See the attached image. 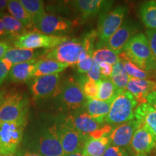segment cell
Here are the masks:
<instances>
[{
	"label": "cell",
	"instance_id": "obj_1",
	"mask_svg": "<svg viewBox=\"0 0 156 156\" xmlns=\"http://www.w3.org/2000/svg\"><path fill=\"white\" fill-rule=\"evenodd\" d=\"M23 148L43 156H65L58 134L56 117L39 122L23 136Z\"/></svg>",
	"mask_w": 156,
	"mask_h": 156
},
{
	"label": "cell",
	"instance_id": "obj_2",
	"mask_svg": "<svg viewBox=\"0 0 156 156\" xmlns=\"http://www.w3.org/2000/svg\"><path fill=\"white\" fill-rule=\"evenodd\" d=\"M54 98L56 108L68 113L83 108L87 101L79 84L73 79L66 80L60 84Z\"/></svg>",
	"mask_w": 156,
	"mask_h": 156
},
{
	"label": "cell",
	"instance_id": "obj_3",
	"mask_svg": "<svg viewBox=\"0 0 156 156\" xmlns=\"http://www.w3.org/2000/svg\"><path fill=\"white\" fill-rule=\"evenodd\" d=\"M128 58L138 67L150 72L156 69V62L152 54L147 36L140 33L134 36L123 48Z\"/></svg>",
	"mask_w": 156,
	"mask_h": 156
},
{
	"label": "cell",
	"instance_id": "obj_4",
	"mask_svg": "<svg viewBox=\"0 0 156 156\" xmlns=\"http://www.w3.org/2000/svg\"><path fill=\"white\" fill-rule=\"evenodd\" d=\"M88 55H93V54L87 52L83 38H68L55 48L48 50L43 58L73 65Z\"/></svg>",
	"mask_w": 156,
	"mask_h": 156
},
{
	"label": "cell",
	"instance_id": "obj_5",
	"mask_svg": "<svg viewBox=\"0 0 156 156\" xmlns=\"http://www.w3.org/2000/svg\"><path fill=\"white\" fill-rule=\"evenodd\" d=\"M128 13L126 6H117L112 10L102 13L99 15L98 25V41L96 44V48H102L109 38L120 28Z\"/></svg>",
	"mask_w": 156,
	"mask_h": 156
},
{
	"label": "cell",
	"instance_id": "obj_6",
	"mask_svg": "<svg viewBox=\"0 0 156 156\" xmlns=\"http://www.w3.org/2000/svg\"><path fill=\"white\" fill-rule=\"evenodd\" d=\"M27 119L16 122H0V151L6 155L17 154L23 142Z\"/></svg>",
	"mask_w": 156,
	"mask_h": 156
},
{
	"label": "cell",
	"instance_id": "obj_7",
	"mask_svg": "<svg viewBox=\"0 0 156 156\" xmlns=\"http://www.w3.org/2000/svg\"><path fill=\"white\" fill-rule=\"evenodd\" d=\"M137 104L131 93L124 91L112 103L105 122L109 125H116L134 119V110Z\"/></svg>",
	"mask_w": 156,
	"mask_h": 156
},
{
	"label": "cell",
	"instance_id": "obj_8",
	"mask_svg": "<svg viewBox=\"0 0 156 156\" xmlns=\"http://www.w3.org/2000/svg\"><path fill=\"white\" fill-rule=\"evenodd\" d=\"M58 134L65 155L83 151L89 136L75 129L66 119L64 114L56 116Z\"/></svg>",
	"mask_w": 156,
	"mask_h": 156
},
{
	"label": "cell",
	"instance_id": "obj_9",
	"mask_svg": "<svg viewBox=\"0 0 156 156\" xmlns=\"http://www.w3.org/2000/svg\"><path fill=\"white\" fill-rule=\"evenodd\" d=\"M29 103L25 93L17 92L6 96L0 105V122H16L28 117Z\"/></svg>",
	"mask_w": 156,
	"mask_h": 156
},
{
	"label": "cell",
	"instance_id": "obj_10",
	"mask_svg": "<svg viewBox=\"0 0 156 156\" xmlns=\"http://www.w3.org/2000/svg\"><path fill=\"white\" fill-rule=\"evenodd\" d=\"M67 36H49L40 32H28L12 39L15 48L24 49H51L65 41Z\"/></svg>",
	"mask_w": 156,
	"mask_h": 156
},
{
	"label": "cell",
	"instance_id": "obj_11",
	"mask_svg": "<svg viewBox=\"0 0 156 156\" xmlns=\"http://www.w3.org/2000/svg\"><path fill=\"white\" fill-rule=\"evenodd\" d=\"M61 77L59 74L34 77L28 82L29 90L35 100H43L54 97L57 92Z\"/></svg>",
	"mask_w": 156,
	"mask_h": 156
},
{
	"label": "cell",
	"instance_id": "obj_12",
	"mask_svg": "<svg viewBox=\"0 0 156 156\" xmlns=\"http://www.w3.org/2000/svg\"><path fill=\"white\" fill-rule=\"evenodd\" d=\"M73 27L71 20L58 15L45 13L38 23L35 25V29L40 33L49 36H64Z\"/></svg>",
	"mask_w": 156,
	"mask_h": 156
},
{
	"label": "cell",
	"instance_id": "obj_13",
	"mask_svg": "<svg viewBox=\"0 0 156 156\" xmlns=\"http://www.w3.org/2000/svg\"><path fill=\"white\" fill-rule=\"evenodd\" d=\"M139 29V25L134 22L133 20H126L116 33L109 38L108 42L105 45V47L119 53H122L126 44L134 36L138 34Z\"/></svg>",
	"mask_w": 156,
	"mask_h": 156
},
{
	"label": "cell",
	"instance_id": "obj_14",
	"mask_svg": "<svg viewBox=\"0 0 156 156\" xmlns=\"http://www.w3.org/2000/svg\"><path fill=\"white\" fill-rule=\"evenodd\" d=\"M64 114L70 125L77 131L88 136L103 126V124H99L87 114L84 107L75 112Z\"/></svg>",
	"mask_w": 156,
	"mask_h": 156
},
{
	"label": "cell",
	"instance_id": "obj_15",
	"mask_svg": "<svg viewBox=\"0 0 156 156\" xmlns=\"http://www.w3.org/2000/svg\"><path fill=\"white\" fill-rule=\"evenodd\" d=\"M141 126L140 122L133 119L113 128L109 134L111 145L116 147L129 148L134 132Z\"/></svg>",
	"mask_w": 156,
	"mask_h": 156
},
{
	"label": "cell",
	"instance_id": "obj_16",
	"mask_svg": "<svg viewBox=\"0 0 156 156\" xmlns=\"http://www.w3.org/2000/svg\"><path fill=\"white\" fill-rule=\"evenodd\" d=\"M156 147V140L153 134L141 124L134 132L129 152H132L134 156L140 154L147 155Z\"/></svg>",
	"mask_w": 156,
	"mask_h": 156
},
{
	"label": "cell",
	"instance_id": "obj_17",
	"mask_svg": "<svg viewBox=\"0 0 156 156\" xmlns=\"http://www.w3.org/2000/svg\"><path fill=\"white\" fill-rule=\"evenodd\" d=\"M113 1L103 0H77L73 1V4L81 15L83 20L100 15L102 13L111 10Z\"/></svg>",
	"mask_w": 156,
	"mask_h": 156
},
{
	"label": "cell",
	"instance_id": "obj_18",
	"mask_svg": "<svg viewBox=\"0 0 156 156\" xmlns=\"http://www.w3.org/2000/svg\"><path fill=\"white\" fill-rule=\"evenodd\" d=\"M126 90H128L134 95L138 104H142L147 103L148 95L156 91V82L130 77Z\"/></svg>",
	"mask_w": 156,
	"mask_h": 156
},
{
	"label": "cell",
	"instance_id": "obj_19",
	"mask_svg": "<svg viewBox=\"0 0 156 156\" xmlns=\"http://www.w3.org/2000/svg\"><path fill=\"white\" fill-rule=\"evenodd\" d=\"M48 49H24V48H11L5 54L4 58L10 62L12 65L38 59V58L44 57L48 53Z\"/></svg>",
	"mask_w": 156,
	"mask_h": 156
},
{
	"label": "cell",
	"instance_id": "obj_20",
	"mask_svg": "<svg viewBox=\"0 0 156 156\" xmlns=\"http://www.w3.org/2000/svg\"><path fill=\"white\" fill-rule=\"evenodd\" d=\"M134 119L153 134L156 140V110L149 103L138 105L134 110Z\"/></svg>",
	"mask_w": 156,
	"mask_h": 156
},
{
	"label": "cell",
	"instance_id": "obj_21",
	"mask_svg": "<svg viewBox=\"0 0 156 156\" xmlns=\"http://www.w3.org/2000/svg\"><path fill=\"white\" fill-rule=\"evenodd\" d=\"M38 59L23 62L12 65L9 75V80L13 83H26L34 77L36 65Z\"/></svg>",
	"mask_w": 156,
	"mask_h": 156
},
{
	"label": "cell",
	"instance_id": "obj_22",
	"mask_svg": "<svg viewBox=\"0 0 156 156\" xmlns=\"http://www.w3.org/2000/svg\"><path fill=\"white\" fill-rule=\"evenodd\" d=\"M113 102L114 101H104L98 98L87 99L84 108L87 114L97 122L103 124L108 116Z\"/></svg>",
	"mask_w": 156,
	"mask_h": 156
},
{
	"label": "cell",
	"instance_id": "obj_23",
	"mask_svg": "<svg viewBox=\"0 0 156 156\" xmlns=\"http://www.w3.org/2000/svg\"><path fill=\"white\" fill-rule=\"evenodd\" d=\"M69 64L48 58H40L37 62L34 77L59 74L69 67Z\"/></svg>",
	"mask_w": 156,
	"mask_h": 156
},
{
	"label": "cell",
	"instance_id": "obj_24",
	"mask_svg": "<svg viewBox=\"0 0 156 156\" xmlns=\"http://www.w3.org/2000/svg\"><path fill=\"white\" fill-rule=\"evenodd\" d=\"M110 145L109 135L97 139L88 137L84 145L83 152L85 156H103Z\"/></svg>",
	"mask_w": 156,
	"mask_h": 156
},
{
	"label": "cell",
	"instance_id": "obj_25",
	"mask_svg": "<svg viewBox=\"0 0 156 156\" xmlns=\"http://www.w3.org/2000/svg\"><path fill=\"white\" fill-rule=\"evenodd\" d=\"M0 19L2 20L7 36L12 39L28 33V28L22 23L7 13L0 12Z\"/></svg>",
	"mask_w": 156,
	"mask_h": 156
},
{
	"label": "cell",
	"instance_id": "obj_26",
	"mask_svg": "<svg viewBox=\"0 0 156 156\" xmlns=\"http://www.w3.org/2000/svg\"><path fill=\"white\" fill-rule=\"evenodd\" d=\"M7 9L11 16L22 23L27 28H35L32 19L20 0H9L7 4Z\"/></svg>",
	"mask_w": 156,
	"mask_h": 156
},
{
	"label": "cell",
	"instance_id": "obj_27",
	"mask_svg": "<svg viewBox=\"0 0 156 156\" xmlns=\"http://www.w3.org/2000/svg\"><path fill=\"white\" fill-rule=\"evenodd\" d=\"M140 16L147 29L156 30V1L143 3L140 8Z\"/></svg>",
	"mask_w": 156,
	"mask_h": 156
},
{
	"label": "cell",
	"instance_id": "obj_28",
	"mask_svg": "<svg viewBox=\"0 0 156 156\" xmlns=\"http://www.w3.org/2000/svg\"><path fill=\"white\" fill-rule=\"evenodd\" d=\"M129 78L130 77L126 73L124 68V64L121 60L113 66V73L110 79L121 93L125 91Z\"/></svg>",
	"mask_w": 156,
	"mask_h": 156
},
{
	"label": "cell",
	"instance_id": "obj_29",
	"mask_svg": "<svg viewBox=\"0 0 156 156\" xmlns=\"http://www.w3.org/2000/svg\"><path fill=\"white\" fill-rule=\"evenodd\" d=\"M121 93L111 79H102L98 82V93L97 98L99 100L108 101H114Z\"/></svg>",
	"mask_w": 156,
	"mask_h": 156
},
{
	"label": "cell",
	"instance_id": "obj_30",
	"mask_svg": "<svg viewBox=\"0 0 156 156\" xmlns=\"http://www.w3.org/2000/svg\"><path fill=\"white\" fill-rule=\"evenodd\" d=\"M119 59L124 64V68H125L126 73L130 77L137 78V79H143L147 80L148 78H151L152 77L151 74L150 72L145 71L142 70L137 67L135 64H134L126 54L122 51L119 55Z\"/></svg>",
	"mask_w": 156,
	"mask_h": 156
},
{
	"label": "cell",
	"instance_id": "obj_31",
	"mask_svg": "<svg viewBox=\"0 0 156 156\" xmlns=\"http://www.w3.org/2000/svg\"><path fill=\"white\" fill-rule=\"evenodd\" d=\"M25 10L28 12L34 25L45 13L44 3L41 0H20Z\"/></svg>",
	"mask_w": 156,
	"mask_h": 156
},
{
	"label": "cell",
	"instance_id": "obj_32",
	"mask_svg": "<svg viewBox=\"0 0 156 156\" xmlns=\"http://www.w3.org/2000/svg\"><path fill=\"white\" fill-rule=\"evenodd\" d=\"M83 90L87 99H95L98 93V83L92 80L86 75H80L75 80Z\"/></svg>",
	"mask_w": 156,
	"mask_h": 156
},
{
	"label": "cell",
	"instance_id": "obj_33",
	"mask_svg": "<svg viewBox=\"0 0 156 156\" xmlns=\"http://www.w3.org/2000/svg\"><path fill=\"white\" fill-rule=\"evenodd\" d=\"M121 53L109 49L108 48H102L96 49L93 53V61L98 64L101 62H107L114 66L115 64L119 62V55Z\"/></svg>",
	"mask_w": 156,
	"mask_h": 156
},
{
	"label": "cell",
	"instance_id": "obj_34",
	"mask_svg": "<svg viewBox=\"0 0 156 156\" xmlns=\"http://www.w3.org/2000/svg\"><path fill=\"white\" fill-rule=\"evenodd\" d=\"M93 64V55L87 56L83 60L80 61L76 64L77 67V72L81 75H86L88 72L92 68Z\"/></svg>",
	"mask_w": 156,
	"mask_h": 156
},
{
	"label": "cell",
	"instance_id": "obj_35",
	"mask_svg": "<svg viewBox=\"0 0 156 156\" xmlns=\"http://www.w3.org/2000/svg\"><path fill=\"white\" fill-rule=\"evenodd\" d=\"M12 67V64L4 58L0 60V85H2L4 82L9 77Z\"/></svg>",
	"mask_w": 156,
	"mask_h": 156
},
{
	"label": "cell",
	"instance_id": "obj_36",
	"mask_svg": "<svg viewBox=\"0 0 156 156\" xmlns=\"http://www.w3.org/2000/svg\"><path fill=\"white\" fill-rule=\"evenodd\" d=\"M103 156H129V152L126 148L110 145Z\"/></svg>",
	"mask_w": 156,
	"mask_h": 156
},
{
	"label": "cell",
	"instance_id": "obj_37",
	"mask_svg": "<svg viewBox=\"0 0 156 156\" xmlns=\"http://www.w3.org/2000/svg\"><path fill=\"white\" fill-rule=\"evenodd\" d=\"M146 36H147L148 41H149L153 58L156 62V30L147 29L146 30Z\"/></svg>",
	"mask_w": 156,
	"mask_h": 156
},
{
	"label": "cell",
	"instance_id": "obj_38",
	"mask_svg": "<svg viewBox=\"0 0 156 156\" xmlns=\"http://www.w3.org/2000/svg\"><path fill=\"white\" fill-rule=\"evenodd\" d=\"M87 77L90 78L92 80L98 83L99 81L101 80V69L99 64L98 62L93 61V64L90 70L86 74Z\"/></svg>",
	"mask_w": 156,
	"mask_h": 156
},
{
	"label": "cell",
	"instance_id": "obj_39",
	"mask_svg": "<svg viewBox=\"0 0 156 156\" xmlns=\"http://www.w3.org/2000/svg\"><path fill=\"white\" fill-rule=\"evenodd\" d=\"M101 69V80L110 79L113 73V66L107 62H101L99 64Z\"/></svg>",
	"mask_w": 156,
	"mask_h": 156
},
{
	"label": "cell",
	"instance_id": "obj_40",
	"mask_svg": "<svg viewBox=\"0 0 156 156\" xmlns=\"http://www.w3.org/2000/svg\"><path fill=\"white\" fill-rule=\"evenodd\" d=\"M12 47L10 44L5 41H0V60L2 59L7 51Z\"/></svg>",
	"mask_w": 156,
	"mask_h": 156
},
{
	"label": "cell",
	"instance_id": "obj_41",
	"mask_svg": "<svg viewBox=\"0 0 156 156\" xmlns=\"http://www.w3.org/2000/svg\"><path fill=\"white\" fill-rule=\"evenodd\" d=\"M147 103L156 110V91L151 93L147 98Z\"/></svg>",
	"mask_w": 156,
	"mask_h": 156
},
{
	"label": "cell",
	"instance_id": "obj_42",
	"mask_svg": "<svg viewBox=\"0 0 156 156\" xmlns=\"http://www.w3.org/2000/svg\"><path fill=\"white\" fill-rule=\"evenodd\" d=\"M17 155L18 156H43L40 154L34 153V152H30L24 149H20L17 151Z\"/></svg>",
	"mask_w": 156,
	"mask_h": 156
},
{
	"label": "cell",
	"instance_id": "obj_43",
	"mask_svg": "<svg viewBox=\"0 0 156 156\" xmlns=\"http://www.w3.org/2000/svg\"><path fill=\"white\" fill-rule=\"evenodd\" d=\"M8 1L7 0H0V12L3 11L5 8H7Z\"/></svg>",
	"mask_w": 156,
	"mask_h": 156
},
{
	"label": "cell",
	"instance_id": "obj_44",
	"mask_svg": "<svg viewBox=\"0 0 156 156\" xmlns=\"http://www.w3.org/2000/svg\"><path fill=\"white\" fill-rule=\"evenodd\" d=\"M0 35L2 36H7V34H6V31L5 29V27H4L2 20L0 19Z\"/></svg>",
	"mask_w": 156,
	"mask_h": 156
},
{
	"label": "cell",
	"instance_id": "obj_45",
	"mask_svg": "<svg viewBox=\"0 0 156 156\" xmlns=\"http://www.w3.org/2000/svg\"><path fill=\"white\" fill-rule=\"evenodd\" d=\"M65 156H85V155L83 153V151H78L73 153L68 154V155H65Z\"/></svg>",
	"mask_w": 156,
	"mask_h": 156
},
{
	"label": "cell",
	"instance_id": "obj_46",
	"mask_svg": "<svg viewBox=\"0 0 156 156\" xmlns=\"http://www.w3.org/2000/svg\"><path fill=\"white\" fill-rule=\"evenodd\" d=\"M6 98V91L5 90H0V105L3 102Z\"/></svg>",
	"mask_w": 156,
	"mask_h": 156
},
{
	"label": "cell",
	"instance_id": "obj_47",
	"mask_svg": "<svg viewBox=\"0 0 156 156\" xmlns=\"http://www.w3.org/2000/svg\"><path fill=\"white\" fill-rule=\"evenodd\" d=\"M134 156H148L147 155H145V154H140V155H136Z\"/></svg>",
	"mask_w": 156,
	"mask_h": 156
},
{
	"label": "cell",
	"instance_id": "obj_48",
	"mask_svg": "<svg viewBox=\"0 0 156 156\" xmlns=\"http://www.w3.org/2000/svg\"><path fill=\"white\" fill-rule=\"evenodd\" d=\"M6 156H18L17 155V154H10V155H7Z\"/></svg>",
	"mask_w": 156,
	"mask_h": 156
},
{
	"label": "cell",
	"instance_id": "obj_49",
	"mask_svg": "<svg viewBox=\"0 0 156 156\" xmlns=\"http://www.w3.org/2000/svg\"><path fill=\"white\" fill-rule=\"evenodd\" d=\"M0 156H6L5 154H4L3 153H2L1 151H0Z\"/></svg>",
	"mask_w": 156,
	"mask_h": 156
},
{
	"label": "cell",
	"instance_id": "obj_50",
	"mask_svg": "<svg viewBox=\"0 0 156 156\" xmlns=\"http://www.w3.org/2000/svg\"><path fill=\"white\" fill-rule=\"evenodd\" d=\"M4 37H5V36H1V35H0V39H2V38H4ZM0 41H1V40H0Z\"/></svg>",
	"mask_w": 156,
	"mask_h": 156
},
{
	"label": "cell",
	"instance_id": "obj_51",
	"mask_svg": "<svg viewBox=\"0 0 156 156\" xmlns=\"http://www.w3.org/2000/svg\"><path fill=\"white\" fill-rule=\"evenodd\" d=\"M155 77H156V69H155Z\"/></svg>",
	"mask_w": 156,
	"mask_h": 156
}]
</instances>
